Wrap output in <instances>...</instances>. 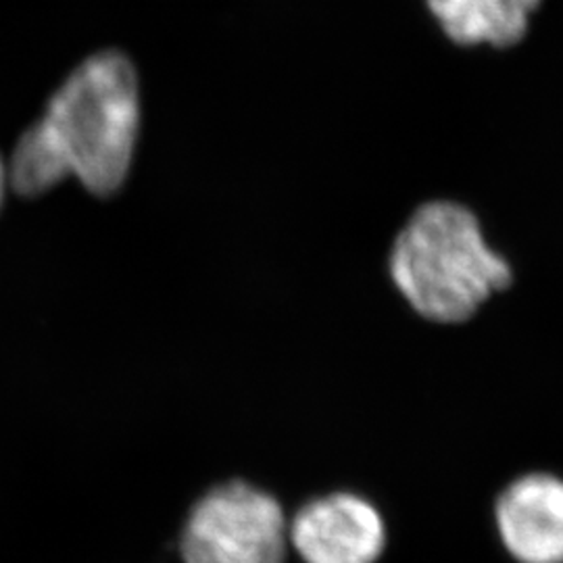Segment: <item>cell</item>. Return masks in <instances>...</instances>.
<instances>
[{"instance_id": "6da1fadb", "label": "cell", "mask_w": 563, "mask_h": 563, "mask_svg": "<svg viewBox=\"0 0 563 563\" xmlns=\"http://www.w3.org/2000/svg\"><path fill=\"white\" fill-rule=\"evenodd\" d=\"M141 132V90L132 60L102 51L78 65L21 134L7 163V181L25 199L76 178L97 197L120 190Z\"/></svg>"}, {"instance_id": "7a4b0ae2", "label": "cell", "mask_w": 563, "mask_h": 563, "mask_svg": "<svg viewBox=\"0 0 563 563\" xmlns=\"http://www.w3.org/2000/svg\"><path fill=\"white\" fill-rule=\"evenodd\" d=\"M386 269L407 307L437 325L470 322L514 280L476 209L449 197L426 199L407 213L388 246Z\"/></svg>"}, {"instance_id": "3957f363", "label": "cell", "mask_w": 563, "mask_h": 563, "mask_svg": "<svg viewBox=\"0 0 563 563\" xmlns=\"http://www.w3.org/2000/svg\"><path fill=\"white\" fill-rule=\"evenodd\" d=\"M178 551L181 563H290L288 509L260 484H218L192 507Z\"/></svg>"}, {"instance_id": "277c9868", "label": "cell", "mask_w": 563, "mask_h": 563, "mask_svg": "<svg viewBox=\"0 0 563 563\" xmlns=\"http://www.w3.org/2000/svg\"><path fill=\"white\" fill-rule=\"evenodd\" d=\"M288 543L299 563H378L388 530L367 497L328 490L288 514Z\"/></svg>"}, {"instance_id": "5b68a950", "label": "cell", "mask_w": 563, "mask_h": 563, "mask_svg": "<svg viewBox=\"0 0 563 563\" xmlns=\"http://www.w3.org/2000/svg\"><path fill=\"white\" fill-rule=\"evenodd\" d=\"M497 539L516 563H563V478L534 470L505 484L493 504Z\"/></svg>"}, {"instance_id": "8992f818", "label": "cell", "mask_w": 563, "mask_h": 563, "mask_svg": "<svg viewBox=\"0 0 563 563\" xmlns=\"http://www.w3.org/2000/svg\"><path fill=\"white\" fill-rule=\"evenodd\" d=\"M543 0H426L444 36L457 46L509 48L523 41Z\"/></svg>"}, {"instance_id": "52a82bcc", "label": "cell", "mask_w": 563, "mask_h": 563, "mask_svg": "<svg viewBox=\"0 0 563 563\" xmlns=\"http://www.w3.org/2000/svg\"><path fill=\"white\" fill-rule=\"evenodd\" d=\"M7 188H9V181H7V162L2 159L0 155V209H2V202L7 197Z\"/></svg>"}]
</instances>
